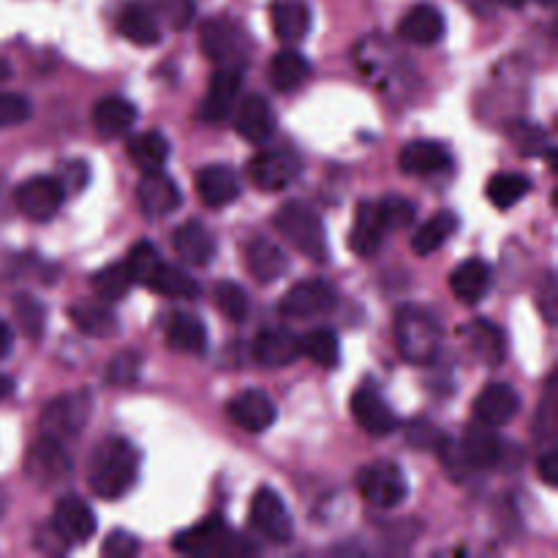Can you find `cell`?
Listing matches in <instances>:
<instances>
[{
  "label": "cell",
  "mask_w": 558,
  "mask_h": 558,
  "mask_svg": "<svg viewBox=\"0 0 558 558\" xmlns=\"http://www.w3.org/2000/svg\"><path fill=\"white\" fill-rule=\"evenodd\" d=\"M71 325L80 332L90 338H112L118 336L120 322L114 316L112 308H107L104 303H80L69 308Z\"/></svg>",
  "instance_id": "cell-33"
},
{
  "label": "cell",
  "mask_w": 558,
  "mask_h": 558,
  "mask_svg": "<svg viewBox=\"0 0 558 558\" xmlns=\"http://www.w3.org/2000/svg\"><path fill=\"white\" fill-rule=\"evenodd\" d=\"M376 207H379L385 229H403L414 221V202L407 196H385L381 202H376Z\"/></svg>",
  "instance_id": "cell-45"
},
{
  "label": "cell",
  "mask_w": 558,
  "mask_h": 558,
  "mask_svg": "<svg viewBox=\"0 0 558 558\" xmlns=\"http://www.w3.org/2000/svg\"><path fill=\"white\" fill-rule=\"evenodd\" d=\"M385 223H381L379 207L376 202H360L357 216H354L352 232H349V248L360 259H368L385 243Z\"/></svg>",
  "instance_id": "cell-24"
},
{
  "label": "cell",
  "mask_w": 558,
  "mask_h": 558,
  "mask_svg": "<svg viewBox=\"0 0 558 558\" xmlns=\"http://www.w3.org/2000/svg\"><path fill=\"white\" fill-rule=\"evenodd\" d=\"M101 554L107 558H131L140 554V539L129 532H112L104 539Z\"/></svg>",
  "instance_id": "cell-49"
},
{
  "label": "cell",
  "mask_w": 558,
  "mask_h": 558,
  "mask_svg": "<svg viewBox=\"0 0 558 558\" xmlns=\"http://www.w3.org/2000/svg\"><path fill=\"white\" fill-rule=\"evenodd\" d=\"M63 199H65L63 185H60L58 178H49V174H38V178L25 180L14 194L16 210H20L25 218H31V221H38V223L58 216Z\"/></svg>",
  "instance_id": "cell-9"
},
{
  "label": "cell",
  "mask_w": 558,
  "mask_h": 558,
  "mask_svg": "<svg viewBox=\"0 0 558 558\" xmlns=\"http://www.w3.org/2000/svg\"><path fill=\"white\" fill-rule=\"evenodd\" d=\"M496 3L507 5V9H521V5L526 3V0H496Z\"/></svg>",
  "instance_id": "cell-56"
},
{
  "label": "cell",
  "mask_w": 558,
  "mask_h": 558,
  "mask_svg": "<svg viewBox=\"0 0 558 558\" xmlns=\"http://www.w3.org/2000/svg\"><path fill=\"white\" fill-rule=\"evenodd\" d=\"M213 300H216V308L221 311L229 322H245V316H248V294H245V289L240 287V283H216Z\"/></svg>",
  "instance_id": "cell-42"
},
{
  "label": "cell",
  "mask_w": 558,
  "mask_h": 558,
  "mask_svg": "<svg viewBox=\"0 0 558 558\" xmlns=\"http://www.w3.org/2000/svg\"><path fill=\"white\" fill-rule=\"evenodd\" d=\"M69 472L71 458L60 445V439L41 434V439L27 452V474H31V480H36L38 485H54L69 477Z\"/></svg>",
  "instance_id": "cell-13"
},
{
  "label": "cell",
  "mask_w": 558,
  "mask_h": 558,
  "mask_svg": "<svg viewBox=\"0 0 558 558\" xmlns=\"http://www.w3.org/2000/svg\"><path fill=\"white\" fill-rule=\"evenodd\" d=\"M458 447H461V458L466 469H494L505 456V450H501L505 445L496 436V428H488L483 423L469 425Z\"/></svg>",
  "instance_id": "cell-23"
},
{
  "label": "cell",
  "mask_w": 558,
  "mask_h": 558,
  "mask_svg": "<svg viewBox=\"0 0 558 558\" xmlns=\"http://www.w3.org/2000/svg\"><path fill=\"white\" fill-rule=\"evenodd\" d=\"M532 191V180L521 172H499L490 178L488 183V199L494 202L499 210H510L515 207L523 196Z\"/></svg>",
  "instance_id": "cell-41"
},
{
  "label": "cell",
  "mask_w": 558,
  "mask_h": 558,
  "mask_svg": "<svg viewBox=\"0 0 558 558\" xmlns=\"http://www.w3.org/2000/svg\"><path fill=\"white\" fill-rule=\"evenodd\" d=\"M398 167L403 174H412V178H428V174H439L450 167V150L439 142L430 140H417L409 142L407 147L398 156Z\"/></svg>",
  "instance_id": "cell-22"
},
{
  "label": "cell",
  "mask_w": 558,
  "mask_h": 558,
  "mask_svg": "<svg viewBox=\"0 0 558 558\" xmlns=\"http://www.w3.org/2000/svg\"><path fill=\"white\" fill-rule=\"evenodd\" d=\"M136 123V107L120 96H107L93 107V125L101 136H123Z\"/></svg>",
  "instance_id": "cell-31"
},
{
  "label": "cell",
  "mask_w": 558,
  "mask_h": 558,
  "mask_svg": "<svg viewBox=\"0 0 558 558\" xmlns=\"http://www.w3.org/2000/svg\"><path fill=\"white\" fill-rule=\"evenodd\" d=\"M125 153L142 172H153V169H161L167 163L169 142L158 131H142V134L131 136Z\"/></svg>",
  "instance_id": "cell-38"
},
{
  "label": "cell",
  "mask_w": 558,
  "mask_h": 558,
  "mask_svg": "<svg viewBox=\"0 0 558 558\" xmlns=\"http://www.w3.org/2000/svg\"><path fill=\"white\" fill-rule=\"evenodd\" d=\"M352 417L365 434L376 436V439H385V436L396 434L398 428V417L392 414V409L371 387H360L352 396Z\"/></svg>",
  "instance_id": "cell-15"
},
{
  "label": "cell",
  "mask_w": 558,
  "mask_h": 558,
  "mask_svg": "<svg viewBox=\"0 0 558 558\" xmlns=\"http://www.w3.org/2000/svg\"><path fill=\"white\" fill-rule=\"evenodd\" d=\"M140 450L123 436L98 441L87 463V485L104 501L123 499L140 480Z\"/></svg>",
  "instance_id": "cell-1"
},
{
  "label": "cell",
  "mask_w": 558,
  "mask_h": 558,
  "mask_svg": "<svg viewBox=\"0 0 558 558\" xmlns=\"http://www.w3.org/2000/svg\"><path fill=\"white\" fill-rule=\"evenodd\" d=\"M172 548L185 556H218V558H240L254 556L256 545L240 537L229 523L221 518H207V521L196 523V526L185 529L174 537Z\"/></svg>",
  "instance_id": "cell-2"
},
{
  "label": "cell",
  "mask_w": 558,
  "mask_h": 558,
  "mask_svg": "<svg viewBox=\"0 0 558 558\" xmlns=\"http://www.w3.org/2000/svg\"><path fill=\"white\" fill-rule=\"evenodd\" d=\"M90 287L96 292V298H101L104 303H118V300H123L131 292L134 281H131V272L125 267V262H114V265H107L98 272H93Z\"/></svg>",
  "instance_id": "cell-40"
},
{
  "label": "cell",
  "mask_w": 558,
  "mask_h": 558,
  "mask_svg": "<svg viewBox=\"0 0 558 558\" xmlns=\"http://www.w3.org/2000/svg\"><path fill=\"white\" fill-rule=\"evenodd\" d=\"M90 414V396L87 392H69L60 396L44 409L41 414V434L54 436V439H74L82 434Z\"/></svg>",
  "instance_id": "cell-8"
},
{
  "label": "cell",
  "mask_w": 558,
  "mask_h": 558,
  "mask_svg": "<svg viewBox=\"0 0 558 558\" xmlns=\"http://www.w3.org/2000/svg\"><path fill=\"white\" fill-rule=\"evenodd\" d=\"M65 172V178L60 180V185H63V191H76V189H82V185L87 183V163L85 161H71L69 167L63 169Z\"/></svg>",
  "instance_id": "cell-51"
},
{
  "label": "cell",
  "mask_w": 558,
  "mask_h": 558,
  "mask_svg": "<svg viewBox=\"0 0 558 558\" xmlns=\"http://www.w3.org/2000/svg\"><path fill=\"white\" fill-rule=\"evenodd\" d=\"M537 3H543L545 9H554V5H556V0H537Z\"/></svg>",
  "instance_id": "cell-57"
},
{
  "label": "cell",
  "mask_w": 558,
  "mask_h": 558,
  "mask_svg": "<svg viewBox=\"0 0 558 558\" xmlns=\"http://www.w3.org/2000/svg\"><path fill=\"white\" fill-rule=\"evenodd\" d=\"M518 409H521V396L505 381H494L474 401V420L488 428H501L515 420Z\"/></svg>",
  "instance_id": "cell-17"
},
{
  "label": "cell",
  "mask_w": 558,
  "mask_h": 558,
  "mask_svg": "<svg viewBox=\"0 0 558 558\" xmlns=\"http://www.w3.org/2000/svg\"><path fill=\"white\" fill-rule=\"evenodd\" d=\"M140 368H142L140 354L131 352V349H125V352H118L112 357V363H109V368H107V379L118 387L134 385V381L140 379Z\"/></svg>",
  "instance_id": "cell-46"
},
{
  "label": "cell",
  "mask_w": 558,
  "mask_h": 558,
  "mask_svg": "<svg viewBox=\"0 0 558 558\" xmlns=\"http://www.w3.org/2000/svg\"><path fill=\"white\" fill-rule=\"evenodd\" d=\"M254 357L265 368H283V365L294 363L300 357V338L294 332L283 330V327L262 330L254 343Z\"/></svg>",
  "instance_id": "cell-28"
},
{
  "label": "cell",
  "mask_w": 558,
  "mask_h": 558,
  "mask_svg": "<svg viewBox=\"0 0 558 558\" xmlns=\"http://www.w3.org/2000/svg\"><path fill=\"white\" fill-rule=\"evenodd\" d=\"M360 496L368 501L376 510H396L403 505L409 494L407 477H403L401 466L392 461H376L360 472L357 480Z\"/></svg>",
  "instance_id": "cell-6"
},
{
  "label": "cell",
  "mask_w": 558,
  "mask_h": 558,
  "mask_svg": "<svg viewBox=\"0 0 558 558\" xmlns=\"http://www.w3.org/2000/svg\"><path fill=\"white\" fill-rule=\"evenodd\" d=\"M270 22L283 44H300L311 31V9L305 0H276L270 5Z\"/></svg>",
  "instance_id": "cell-29"
},
{
  "label": "cell",
  "mask_w": 558,
  "mask_h": 558,
  "mask_svg": "<svg viewBox=\"0 0 558 558\" xmlns=\"http://www.w3.org/2000/svg\"><path fill=\"white\" fill-rule=\"evenodd\" d=\"M396 347L409 363H430L441 347V327L434 314L420 305H403L396 314Z\"/></svg>",
  "instance_id": "cell-3"
},
{
  "label": "cell",
  "mask_w": 558,
  "mask_h": 558,
  "mask_svg": "<svg viewBox=\"0 0 558 558\" xmlns=\"http://www.w3.org/2000/svg\"><path fill=\"white\" fill-rule=\"evenodd\" d=\"M537 474H539V480L548 485V488H556V485H558V452L554 450V447H550V450H545L543 456H539Z\"/></svg>",
  "instance_id": "cell-50"
},
{
  "label": "cell",
  "mask_w": 558,
  "mask_h": 558,
  "mask_svg": "<svg viewBox=\"0 0 558 558\" xmlns=\"http://www.w3.org/2000/svg\"><path fill=\"white\" fill-rule=\"evenodd\" d=\"M456 232H458V216H456V213H450V210L436 213L434 218H428V221H425L423 227L414 232V238H412L414 254H417V256L434 254V251H439L441 245H445L447 240H450Z\"/></svg>",
  "instance_id": "cell-36"
},
{
  "label": "cell",
  "mask_w": 558,
  "mask_h": 558,
  "mask_svg": "<svg viewBox=\"0 0 558 558\" xmlns=\"http://www.w3.org/2000/svg\"><path fill=\"white\" fill-rule=\"evenodd\" d=\"M240 85H243V69H216L205 101H202L199 118L207 123L227 120L240 96Z\"/></svg>",
  "instance_id": "cell-19"
},
{
  "label": "cell",
  "mask_w": 558,
  "mask_h": 558,
  "mask_svg": "<svg viewBox=\"0 0 558 558\" xmlns=\"http://www.w3.org/2000/svg\"><path fill=\"white\" fill-rule=\"evenodd\" d=\"M276 227L300 254L308 256L311 262L327 259V232L325 221H322L319 210L308 205V202H283L281 210L276 216Z\"/></svg>",
  "instance_id": "cell-4"
},
{
  "label": "cell",
  "mask_w": 558,
  "mask_h": 558,
  "mask_svg": "<svg viewBox=\"0 0 558 558\" xmlns=\"http://www.w3.org/2000/svg\"><path fill=\"white\" fill-rule=\"evenodd\" d=\"M311 74V65L298 49H281L272 54L270 65H267V80L278 93H292L305 85Z\"/></svg>",
  "instance_id": "cell-32"
},
{
  "label": "cell",
  "mask_w": 558,
  "mask_h": 558,
  "mask_svg": "<svg viewBox=\"0 0 558 558\" xmlns=\"http://www.w3.org/2000/svg\"><path fill=\"white\" fill-rule=\"evenodd\" d=\"M169 349L180 354H205L207 352V327L202 319L191 314H174L167 327Z\"/></svg>",
  "instance_id": "cell-34"
},
{
  "label": "cell",
  "mask_w": 558,
  "mask_h": 558,
  "mask_svg": "<svg viewBox=\"0 0 558 558\" xmlns=\"http://www.w3.org/2000/svg\"><path fill=\"white\" fill-rule=\"evenodd\" d=\"M9 76H11V65L5 63L3 58H0V82H5V80H9Z\"/></svg>",
  "instance_id": "cell-55"
},
{
  "label": "cell",
  "mask_w": 558,
  "mask_h": 558,
  "mask_svg": "<svg viewBox=\"0 0 558 558\" xmlns=\"http://www.w3.org/2000/svg\"><path fill=\"white\" fill-rule=\"evenodd\" d=\"M300 354L319 365V368L332 371L338 368V360H341V341H338L336 330H330V327H316V330H308L300 338Z\"/></svg>",
  "instance_id": "cell-37"
},
{
  "label": "cell",
  "mask_w": 558,
  "mask_h": 558,
  "mask_svg": "<svg viewBox=\"0 0 558 558\" xmlns=\"http://www.w3.org/2000/svg\"><path fill=\"white\" fill-rule=\"evenodd\" d=\"M248 521L267 543L287 545L294 534L292 515H289L281 494L272 488H259V494H254L248 507Z\"/></svg>",
  "instance_id": "cell-7"
},
{
  "label": "cell",
  "mask_w": 558,
  "mask_h": 558,
  "mask_svg": "<svg viewBox=\"0 0 558 558\" xmlns=\"http://www.w3.org/2000/svg\"><path fill=\"white\" fill-rule=\"evenodd\" d=\"M172 248L185 265L205 267L216 256V238L207 232V227L202 221H185L174 229Z\"/></svg>",
  "instance_id": "cell-21"
},
{
  "label": "cell",
  "mask_w": 558,
  "mask_h": 558,
  "mask_svg": "<svg viewBox=\"0 0 558 558\" xmlns=\"http://www.w3.org/2000/svg\"><path fill=\"white\" fill-rule=\"evenodd\" d=\"M161 256H158V248L150 243V240H140L134 248L129 251V259H125V267L131 272V281L142 283L145 287L147 278L153 276V270L158 267Z\"/></svg>",
  "instance_id": "cell-44"
},
{
  "label": "cell",
  "mask_w": 558,
  "mask_h": 558,
  "mask_svg": "<svg viewBox=\"0 0 558 558\" xmlns=\"http://www.w3.org/2000/svg\"><path fill=\"white\" fill-rule=\"evenodd\" d=\"M245 267L259 283H276L287 276L289 259L272 240L254 238L245 245Z\"/></svg>",
  "instance_id": "cell-26"
},
{
  "label": "cell",
  "mask_w": 558,
  "mask_h": 558,
  "mask_svg": "<svg viewBox=\"0 0 558 558\" xmlns=\"http://www.w3.org/2000/svg\"><path fill=\"white\" fill-rule=\"evenodd\" d=\"M199 47L205 58L216 63V69H243L251 54V41L243 27L223 16L202 22Z\"/></svg>",
  "instance_id": "cell-5"
},
{
  "label": "cell",
  "mask_w": 558,
  "mask_h": 558,
  "mask_svg": "<svg viewBox=\"0 0 558 558\" xmlns=\"http://www.w3.org/2000/svg\"><path fill=\"white\" fill-rule=\"evenodd\" d=\"M234 129L243 140L265 145L276 134V114H272L270 101L265 96H256V93L245 96L234 112Z\"/></svg>",
  "instance_id": "cell-20"
},
{
  "label": "cell",
  "mask_w": 558,
  "mask_h": 558,
  "mask_svg": "<svg viewBox=\"0 0 558 558\" xmlns=\"http://www.w3.org/2000/svg\"><path fill=\"white\" fill-rule=\"evenodd\" d=\"M14 319H16V325H20V330L25 332L27 338H41L47 311H44L41 300H36L33 294H16V298H14Z\"/></svg>",
  "instance_id": "cell-43"
},
{
  "label": "cell",
  "mask_w": 558,
  "mask_h": 558,
  "mask_svg": "<svg viewBox=\"0 0 558 558\" xmlns=\"http://www.w3.org/2000/svg\"><path fill=\"white\" fill-rule=\"evenodd\" d=\"M543 314L545 319L554 325L558 311H556V278L548 276V281H545V289H543Z\"/></svg>",
  "instance_id": "cell-52"
},
{
  "label": "cell",
  "mask_w": 558,
  "mask_h": 558,
  "mask_svg": "<svg viewBox=\"0 0 558 558\" xmlns=\"http://www.w3.org/2000/svg\"><path fill=\"white\" fill-rule=\"evenodd\" d=\"M52 529L63 545H85L96 534V515L80 496H63L54 505Z\"/></svg>",
  "instance_id": "cell-12"
},
{
  "label": "cell",
  "mask_w": 558,
  "mask_h": 558,
  "mask_svg": "<svg viewBox=\"0 0 558 558\" xmlns=\"http://www.w3.org/2000/svg\"><path fill=\"white\" fill-rule=\"evenodd\" d=\"M118 31L136 47H156L161 41V25H158L156 11L140 0H131L120 9Z\"/></svg>",
  "instance_id": "cell-25"
},
{
  "label": "cell",
  "mask_w": 558,
  "mask_h": 558,
  "mask_svg": "<svg viewBox=\"0 0 558 558\" xmlns=\"http://www.w3.org/2000/svg\"><path fill=\"white\" fill-rule=\"evenodd\" d=\"M447 22L441 9H436L434 3H417L401 16L398 22V36L403 41L414 44V47H434L445 38Z\"/></svg>",
  "instance_id": "cell-14"
},
{
  "label": "cell",
  "mask_w": 558,
  "mask_h": 558,
  "mask_svg": "<svg viewBox=\"0 0 558 558\" xmlns=\"http://www.w3.org/2000/svg\"><path fill=\"white\" fill-rule=\"evenodd\" d=\"M11 347H14V330L5 319H0V360H5L11 354Z\"/></svg>",
  "instance_id": "cell-53"
},
{
  "label": "cell",
  "mask_w": 558,
  "mask_h": 558,
  "mask_svg": "<svg viewBox=\"0 0 558 558\" xmlns=\"http://www.w3.org/2000/svg\"><path fill=\"white\" fill-rule=\"evenodd\" d=\"M510 140H512V145L523 153V156H539V153L545 150V145H548V136H545V131L539 129V125H532V123L510 125Z\"/></svg>",
  "instance_id": "cell-47"
},
{
  "label": "cell",
  "mask_w": 558,
  "mask_h": 558,
  "mask_svg": "<svg viewBox=\"0 0 558 558\" xmlns=\"http://www.w3.org/2000/svg\"><path fill=\"white\" fill-rule=\"evenodd\" d=\"M338 305L336 289L322 278H308L300 281L283 294L281 300V314L289 319H314V316L330 314Z\"/></svg>",
  "instance_id": "cell-10"
},
{
  "label": "cell",
  "mask_w": 558,
  "mask_h": 558,
  "mask_svg": "<svg viewBox=\"0 0 558 558\" xmlns=\"http://www.w3.org/2000/svg\"><path fill=\"white\" fill-rule=\"evenodd\" d=\"M136 199H140L142 213L147 218H163L172 210H178L183 196H180L178 183L163 169H153V172H145V178L140 180Z\"/></svg>",
  "instance_id": "cell-16"
},
{
  "label": "cell",
  "mask_w": 558,
  "mask_h": 558,
  "mask_svg": "<svg viewBox=\"0 0 558 558\" xmlns=\"http://www.w3.org/2000/svg\"><path fill=\"white\" fill-rule=\"evenodd\" d=\"M494 272L485 259H466L450 272V289L463 305H477L488 294Z\"/></svg>",
  "instance_id": "cell-27"
},
{
  "label": "cell",
  "mask_w": 558,
  "mask_h": 558,
  "mask_svg": "<svg viewBox=\"0 0 558 558\" xmlns=\"http://www.w3.org/2000/svg\"><path fill=\"white\" fill-rule=\"evenodd\" d=\"M11 392H14V381H11V376L0 374V401H5Z\"/></svg>",
  "instance_id": "cell-54"
},
{
  "label": "cell",
  "mask_w": 558,
  "mask_h": 558,
  "mask_svg": "<svg viewBox=\"0 0 558 558\" xmlns=\"http://www.w3.org/2000/svg\"><path fill=\"white\" fill-rule=\"evenodd\" d=\"M245 174L256 189L272 194V191H281L294 183V178L300 174V161L289 150H265L251 158Z\"/></svg>",
  "instance_id": "cell-11"
},
{
  "label": "cell",
  "mask_w": 558,
  "mask_h": 558,
  "mask_svg": "<svg viewBox=\"0 0 558 558\" xmlns=\"http://www.w3.org/2000/svg\"><path fill=\"white\" fill-rule=\"evenodd\" d=\"M196 194L207 207H227L240 196V180L223 163L205 167L196 174Z\"/></svg>",
  "instance_id": "cell-30"
},
{
  "label": "cell",
  "mask_w": 558,
  "mask_h": 558,
  "mask_svg": "<svg viewBox=\"0 0 558 558\" xmlns=\"http://www.w3.org/2000/svg\"><path fill=\"white\" fill-rule=\"evenodd\" d=\"M145 287L153 289V292L163 294V298H189L191 300L199 294V283H196L189 272L180 270V267H174V265H167L163 259L158 262V267L153 270V276L147 278Z\"/></svg>",
  "instance_id": "cell-39"
},
{
  "label": "cell",
  "mask_w": 558,
  "mask_h": 558,
  "mask_svg": "<svg viewBox=\"0 0 558 558\" xmlns=\"http://www.w3.org/2000/svg\"><path fill=\"white\" fill-rule=\"evenodd\" d=\"M33 114V104L20 93H0V129L25 123Z\"/></svg>",
  "instance_id": "cell-48"
},
{
  "label": "cell",
  "mask_w": 558,
  "mask_h": 558,
  "mask_svg": "<svg viewBox=\"0 0 558 558\" xmlns=\"http://www.w3.org/2000/svg\"><path fill=\"white\" fill-rule=\"evenodd\" d=\"M469 347L485 365H501L507 357V336L501 327L477 319L469 327Z\"/></svg>",
  "instance_id": "cell-35"
},
{
  "label": "cell",
  "mask_w": 558,
  "mask_h": 558,
  "mask_svg": "<svg viewBox=\"0 0 558 558\" xmlns=\"http://www.w3.org/2000/svg\"><path fill=\"white\" fill-rule=\"evenodd\" d=\"M229 417L240 425L248 434H265L278 417L276 403L270 401V396L262 390H243L240 396H234L227 407Z\"/></svg>",
  "instance_id": "cell-18"
}]
</instances>
